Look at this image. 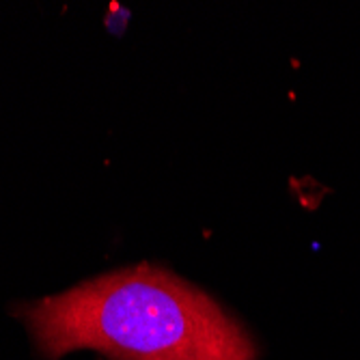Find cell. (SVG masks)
<instances>
[{"label":"cell","instance_id":"cell-1","mask_svg":"<svg viewBox=\"0 0 360 360\" xmlns=\"http://www.w3.org/2000/svg\"><path fill=\"white\" fill-rule=\"evenodd\" d=\"M35 349L56 360L95 349L110 360H257L244 326L169 270L136 266L18 309Z\"/></svg>","mask_w":360,"mask_h":360}]
</instances>
